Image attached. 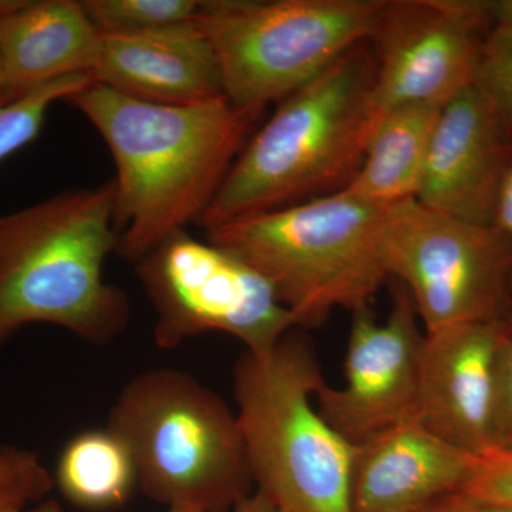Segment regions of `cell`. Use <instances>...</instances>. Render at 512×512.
<instances>
[{"instance_id":"obj_26","label":"cell","mask_w":512,"mask_h":512,"mask_svg":"<svg viewBox=\"0 0 512 512\" xmlns=\"http://www.w3.org/2000/svg\"><path fill=\"white\" fill-rule=\"evenodd\" d=\"M495 227L501 229L512 241V165L505 178L500 200H498L497 211H495ZM503 329L507 338H512V306L504 319Z\"/></svg>"},{"instance_id":"obj_3","label":"cell","mask_w":512,"mask_h":512,"mask_svg":"<svg viewBox=\"0 0 512 512\" xmlns=\"http://www.w3.org/2000/svg\"><path fill=\"white\" fill-rule=\"evenodd\" d=\"M369 43L286 97L245 147L200 225L205 231L343 191L376 127Z\"/></svg>"},{"instance_id":"obj_22","label":"cell","mask_w":512,"mask_h":512,"mask_svg":"<svg viewBox=\"0 0 512 512\" xmlns=\"http://www.w3.org/2000/svg\"><path fill=\"white\" fill-rule=\"evenodd\" d=\"M55 487L39 454L18 446H0V505L23 510L45 500Z\"/></svg>"},{"instance_id":"obj_6","label":"cell","mask_w":512,"mask_h":512,"mask_svg":"<svg viewBox=\"0 0 512 512\" xmlns=\"http://www.w3.org/2000/svg\"><path fill=\"white\" fill-rule=\"evenodd\" d=\"M107 427L126 443L138 488L156 503L229 512L252 493L237 414L190 373L157 367L133 377Z\"/></svg>"},{"instance_id":"obj_23","label":"cell","mask_w":512,"mask_h":512,"mask_svg":"<svg viewBox=\"0 0 512 512\" xmlns=\"http://www.w3.org/2000/svg\"><path fill=\"white\" fill-rule=\"evenodd\" d=\"M460 493L483 503L512 508V448H493L477 457L473 474Z\"/></svg>"},{"instance_id":"obj_30","label":"cell","mask_w":512,"mask_h":512,"mask_svg":"<svg viewBox=\"0 0 512 512\" xmlns=\"http://www.w3.org/2000/svg\"><path fill=\"white\" fill-rule=\"evenodd\" d=\"M13 0H0V26H2L3 16L12 6ZM0 104H3V69H2V53H0Z\"/></svg>"},{"instance_id":"obj_5","label":"cell","mask_w":512,"mask_h":512,"mask_svg":"<svg viewBox=\"0 0 512 512\" xmlns=\"http://www.w3.org/2000/svg\"><path fill=\"white\" fill-rule=\"evenodd\" d=\"M325 384L311 342L293 329L269 352L245 350L235 366L237 420L252 480L286 512H352L355 444L313 406Z\"/></svg>"},{"instance_id":"obj_15","label":"cell","mask_w":512,"mask_h":512,"mask_svg":"<svg viewBox=\"0 0 512 512\" xmlns=\"http://www.w3.org/2000/svg\"><path fill=\"white\" fill-rule=\"evenodd\" d=\"M93 77L133 99L168 106L224 96L217 55L197 22L151 32L103 35Z\"/></svg>"},{"instance_id":"obj_32","label":"cell","mask_w":512,"mask_h":512,"mask_svg":"<svg viewBox=\"0 0 512 512\" xmlns=\"http://www.w3.org/2000/svg\"><path fill=\"white\" fill-rule=\"evenodd\" d=\"M19 510H12V508L3 507V505H0V512H16Z\"/></svg>"},{"instance_id":"obj_8","label":"cell","mask_w":512,"mask_h":512,"mask_svg":"<svg viewBox=\"0 0 512 512\" xmlns=\"http://www.w3.org/2000/svg\"><path fill=\"white\" fill-rule=\"evenodd\" d=\"M383 256L389 279L409 291L426 333L504 322L510 312L512 241L494 224L403 202L387 212Z\"/></svg>"},{"instance_id":"obj_25","label":"cell","mask_w":512,"mask_h":512,"mask_svg":"<svg viewBox=\"0 0 512 512\" xmlns=\"http://www.w3.org/2000/svg\"><path fill=\"white\" fill-rule=\"evenodd\" d=\"M419 512H512V508L483 503L458 491L437 498Z\"/></svg>"},{"instance_id":"obj_4","label":"cell","mask_w":512,"mask_h":512,"mask_svg":"<svg viewBox=\"0 0 512 512\" xmlns=\"http://www.w3.org/2000/svg\"><path fill=\"white\" fill-rule=\"evenodd\" d=\"M389 210L343 190L205 235L264 276L296 328H318L336 309L367 308L389 279L383 256Z\"/></svg>"},{"instance_id":"obj_9","label":"cell","mask_w":512,"mask_h":512,"mask_svg":"<svg viewBox=\"0 0 512 512\" xmlns=\"http://www.w3.org/2000/svg\"><path fill=\"white\" fill-rule=\"evenodd\" d=\"M136 274L156 311L153 336L160 349L173 350L188 339L220 332L262 355L296 329L291 312L264 276L187 229L138 261Z\"/></svg>"},{"instance_id":"obj_18","label":"cell","mask_w":512,"mask_h":512,"mask_svg":"<svg viewBox=\"0 0 512 512\" xmlns=\"http://www.w3.org/2000/svg\"><path fill=\"white\" fill-rule=\"evenodd\" d=\"M53 483L70 504L87 511H109L130 500L138 478L126 443L106 427L82 431L67 441Z\"/></svg>"},{"instance_id":"obj_13","label":"cell","mask_w":512,"mask_h":512,"mask_svg":"<svg viewBox=\"0 0 512 512\" xmlns=\"http://www.w3.org/2000/svg\"><path fill=\"white\" fill-rule=\"evenodd\" d=\"M512 165V140L476 87L441 109L417 201L476 224L493 225Z\"/></svg>"},{"instance_id":"obj_28","label":"cell","mask_w":512,"mask_h":512,"mask_svg":"<svg viewBox=\"0 0 512 512\" xmlns=\"http://www.w3.org/2000/svg\"><path fill=\"white\" fill-rule=\"evenodd\" d=\"M491 20L493 28L512 29V0H493Z\"/></svg>"},{"instance_id":"obj_12","label":"cell","mask_w":512,"mask_h":512,"mask_svg":"<svg viewBox=\"0 0 512 512\" xmlns=\"http://www.w3.org/2000/svg\"><path fill=\"white\" fill-rule=\"evenodd\" d=\"M503 322L466 323L426 333L419 420L441 439L483 456L495 448L497 370Z\"/></svg>"},{"instance_id":"obj_2","label":"cell","mask_w":512,"mask_h":512,"mask_svg":"<svg viewBox=\"0 0 512 512\" xmlns=\"http://www.w3.org/2000/svg\"><path fill=\"white\" fill-rule=\"evenodd\" d=\"M114 181L0 214V348L36 323L94 346L120 338L130 301L104 276L117 252Z\"/></svg>"},{"instance_id":"obj_31","label":"cell","mask_w":512,"mask_h":512,"mask_svg":"<svg viewBox=\"0 0 512 512\" xmlns=\"http://www.w3.org/2000/svg\"><path fill=\"white\" fill-rule=\"evenodd\" d=\"M164 512H200L194 510H185V508H167Z\"/></svg>"},{"instance_id":"obj_17","label":"cell","mask_w":512,"mask_h":512,"mask_svg":"<svg viewBox=\"0 0 512 512\" xmlns=\"http://www.w3.org/2000/svg\"><path fill=\"white\" fill-rule=\"evenodd\" d=\"M441 109L431 104H409L384 114L370 136L359 171L345 191L387 210L417 200Z\"/></svg>"},{"instance_id":"obj_27","label":"cell","mask_w":512,"mask_h":512,"mask_svg":"<svg viewBox=\"0 0 512 512\" xmlns=\"http://www.w3.org/2000/svg\"><path fill=\"white\" fill-rule=\"evenodd\" d=\"M229 512H286L278 507L274 501L269 500L265 494L261 491H254V493L248 494L247 497L242 498L238 501Z\"/></svg>"},{"instance_id":"obj_24","label":"cell","mask_w":512,"mask_h":512,"mask_svg":"<svg viewBox=\"0 0 512 512\" xmlns=\"http://www.w3.org/2000/svg\"><path fill=\"white\" fill-rule=\"evenodd\" d=\"M495 448H512V338L504 333L497 370Z\"/></svg>"},{"instance_id":"obj_19","label":"cell","mask_w":512,"mask_h":512,"mask_svg":"<svg viewBox=\"0 0 512 512\" xmlns=\"http://www.w3.org/2000/svg\"><path fill=\"white\" fill-rule=\"evenodd\" d=\"M204 0H84L103 35L140 33L197 22Z\"/></svg>"},{"instance_id":"obj_14","label":"cell","mask_w":512,"mask_h":512,"mask_svg":"<svg viewBox=\"0 0 512 512\" xmlns=\"http://www.w3.org/2000/svg\"><path fill=\"white\" fill-rule=\"evenodd\" d=\"M477 457L427 429L403 421L355 444L352 512H419L463 490Z\"/></svg>"},{"instance_id":"obj_29","label":"cell","mask_w":512,"mask_h":512,"mask_svg":"<svg viewBox=\"0 0 512 512\" xmlns=\"http://www.w3.org/2000/svg\"><path fill=\"white\" fill-rule=\"evenodd\" d=\"M16 512H66L63 510L62 504L59 501L52 500V498H45L39 503L30 505L28 508H23Z\"/></svg>"},{"instance_id":"obj_1","label":"cell","mask_w":512,"mask_h":512,"mask_svg":"<svg viewBox=\"0 0 512 512\" xmlns=\"http://www.w3.org/2000/svg\"><path fill=\"white\" fill-rule=\"evenodd\" d=\"M67 101L99 131L116 164L117 254L134 265L200 224L256 121L225 96L168 106L97 82Z\"/></svg>"},{"instance_id":"obj_20","label":"cell","mask_w":512,"mask_h":512,"mask_svg":"<svg viewBox=\"0 0 512 512\" xmlns=\"http://www.w3.org/2000/svg\"><path fill=\"white\" fill-rule=\"evenodd\" d=\"M92 83L89 74L64 77L18 100L0 104V163L36 140L53 104L69 100Z\"/></svg>"},{"instance_id":"obj_7","label":"cell","mask_w":512,"mask_h":512,"mask_svg":"<svg viewBox=\"0 0 512 512\" xmlns=\"http://www.w3.org/2000/svg\"><path fill=\"white\" fill-rule=\"evenodd\" d=\"M386 0H204L197 19L222 90L261 116L369 40Z\"/></svg>"},{"instance_id":"obj_21","label":"cell","mask_w":512,"mask_h":512,"mask_svg":"<svg viewBox=\"0 0 512 512\" xmlns=\"http://www.w3.org/2000/svg\"><path fill=\"white\" fill-rule=\"evenodd\" d=\"M473 86L493 106L512 140V29L493 28L485 36Z\"/></svg>"},{"instance_id":"obj_16","label":"cell","mask_w":512,"mask_h":512,"mask_svg":"<svg viewBox=\"0 0 512 512\" xmlns=\"http://www.w3.org/2000/svg\"><path fill=\"white\" fill-rule=\"evenodd\" d=\"M103 35L79 0H13L0 26L3 104L99 66Z\"/></svg>"},{"instance_id":"obj_11","label":"cell","mask_w":512,"mask_h":512,"mask_svg":"<svg viewBox=\"0 0 512 512\" xmlns=\"http://www.w3.org/2000/svg\"><path fill=\"white\" fill-rule=\"evenodd\" d=\"M345 384L328 383L316 394L320 416L349 443L419 419L421 356L426 333L409 291L396 282L389 318L367 308L352 312Z\"/></svg>"},{"instance_id":"obj_10","label":"cell","mask_w":512,"mask_h":512,"mask_svg":"<svg viewBox=\"0 0 512 512\" xmlns=\"http://www.w3.org/2000/svg\"><path fill=\"white\" fill-rule=\"evenodd\" d=\"M491 29L485 0H386L367 40L376 124L397 107H444L473 86Z\"/></svg>"}]
</instances>
